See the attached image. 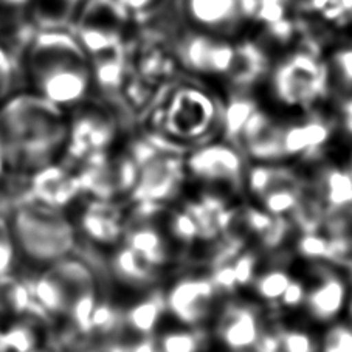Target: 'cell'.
<instances>
[{"label": "cell", "mask_w": 352, "mask_h": 352, "mask_svg": "<svg viewBox=\"0 0 352 352\" xmlns=\"http://www.w3.org/2000/svg\"><path fill=\"white\" fill-rule=\"evenodd\" d=\"M67 138L63 109L38 94L13 95L0 106V155L10 168L36 173L52 165Z\"/></svg>", "instance_id": "cell-1"}, {"label": "cell", "mask_w": 352, "mask_h": 352, "mask_svg": "<svg viewBox=\"0 0 352 352\" xmlns=\"http://www.w3.org/2000/svg\"><path fill=\"white\" fill-rule=\"evenodd\" d=\"M27 72L34 94L60 109L75 107L92 84V64L76 34L47 28L33 36L27 48Z\"/></svg>", "instance_id": "cell-2"}, {"label": "cell", "mask_w": 352, "mask_h": 352, "mask_svg": "<svg viewBox=\"0 0 352 352\" xmlns=\"http://www.w3.org/2000/svg\"><path fill=\"white\" fill-rule=\"evenodd\" d=\"M10 227L19 256L34 265L45 269L75 252L76 230L63 208L32 199L16 205Z\"/></svg>", "instance_id": "cell-3"}, {"label": "cell", "mask_w": 352, "mask_h": 352, "mask_svg": "<svg viewBox=\"0 0 352 352\" xmlns=\"http://www.w3.org/2000/svg\"><path fill=\"white\" fill-rule=\"evenodd\" d=\"M273 90L284 104L311 107L329 94L327 65L311 52H296L273 74Z\"/></svg>", "instance_id": "cell-4"}, {"label": "cell", "mask_w": 352, "mask_h": 352, "mask_svg": "<svg viewBox=\"0 0 352 352\" xmlns=\"http://www.w3.org/2000/svg\"><path fill=\"white\" fill-rule=\"evenodd\" d=\"M59 283L65 305V320L74 323L81 332H89L90 318L100 305L96 273L82 258L74 253L45 267Z\"/></svg>", "instance_id": "cell-5"}, {"label": "cell", "mask_w": 352, "mask_h": 352, "mask_svg": "<svg viewBox=\"0 0 352 352\" xmlns=\"http://www.w3.org/2000/svg\"><path fill=\"white\" fill-rule=\"evenodd\" d=\"M221 111L208 94L196 87H182L160 112L162 127L169 138L197 140L221 120Z\"/></svg>", "instance_id": "cell-6"}, {"label": "cell", "mask_w": 352, "mask_h": 352, "mask_svg": "<svg viewBox=\"0 0 352 352\" xmlns=\"http://www.w3.org/2000/svg\"><path fill=\"white\" fill-rule=\"evenodd\" d=\"M184 166L185 163L175 151L155 146L153 154L138 163V180L132 191L133 199L137 202H168L184 184Z\"/></svg>", "instance_id": "cell-7"}, {"label": "cell", "mask_w": 352, "mask_h": 352, "mask_svg": "<svg viewBox=\"0 0 352 352\" xmlns=\"http://www.w3.org/2000/svg\"><path fill=\"white\" fill-rule=\"evenodd\" d=\"M186 168L204 184L226 185L239 191L245 182L244 157L232 143L205 144L188 157Z\"/></svg>", "instance_id": "cell-8"}, {"label": "cell", "mask_w": 352, "mask_h": 352, "mask_svg": "<svg viewBox=\"0 0 352 352\" xmlns=\"http://www.w3.org/2000/svg\"><path fill=\"white\" fill-rule=\"evenodd\" d=\"M188 21L196 30L228 38L253 16V0H184Z\"/></svg>", "instance_id": "cell-9"}, {"label": "cell", "mask_w": 352, "mask_h": 352, "mask_svg": "<svg viewBox=\"0 0 352 352\" xmlns=\"http://www.w3.org/2000/svg\"><path fill=\"white\" fill-rule=\"evenodd\" d=\"M219 292L210 276L179 279L165 294L166 309L180 323L197 327L211 317Z\"/></svg>", "instance_id": "cell-10"}, {"label": "cell", "mask_w": 352, "mask_h": 352, "mask_svg": "<svg viewBox=\"0 0 352 352\" xmlns=\"http://www.w3.org/2000/svg\"><path fill=\"white\" fill-rule=\"evenodd\" d=\"M264 317L245 302H228L216 320L214 336L227 352H256Z\"/></svg>", "instance_id": "cell-11"}, {"label": "cell", "mask_w": 352, "mask_h": 352, "mask_svg": "<svg viewBox=\"0 0 352 352\" xmlns=\"http://www.w3.org/2000/svg\"><path fill=\"white\" fill-rule=\"evenodd\" d=\"M177 53L180 63L194 74L227 75L234 56V47L227 38L197 30L180 41Z\"/></svg>", "instance_id": "cell-12"}, {"label": "cell", "mask_w": 352, "mask_h": 352, "mask_svg": "<svg viewBox=\"0 0 352 352\" xmlns=\"http://www.w3.org/2000/svg\"><path fill=\"white\" fill-rule=\"evenodd\" d=\"M284 127L258 109L242 131L238 148L261 163L286 159L283 148Z\"/></svg>", "instance_id": "cell-13"}, {"label": "cell", "mask_w": 352, "mask_h": 352, "mask_svg": "<svg viewBox=\"0 0 352 352\" xmlns=\"http://www.w3.org/2000/svg\"><path fill=\"white\" fill-rule=\"evenodd\" d=\"M113 133V120L101 107H87L74 123L69 124L67 143L70 153L76 157H90L107 148Z\"/></svg>", "instance_id": "cell-14"}, {"label": "cell", "mask_w": 352, "mask_h": 352, "mask_svg": "<svg viewBox=\"0 0 352 352\" xmlns=\"http://www.w3.org/2000/svg\"><path fill=\"white\" fill-rule=\"evenodd\" d=\"M315 284L306 292L305 306L311 317L320 323H331L343 311L348 301V286L337 272L326 265L317 267Z\"/></svg>", "instance_id": "cell-15"}, {"label": "cell", "mask_w": 352, "mask_h": 352, "mask_svg": "<svg viewBox=\"0 0 352 352\" xmlns=\"http://www.w3.org/2000/svg\"><path fill=\"white\" fill-rule=\"evenodd\" d=\"M332 135L331 124L318 115L302 123L284 127L283 148L286 157H298L302 160H315L323 153Z\"/></svg>", "instance_id": "cell-16"}, {"label": "cell", "mask_w": 352, "mask_h": 352, "mask_svg": "<svg viewBox=\"0 0 352 352\" xmlns=\"http://www.w3.org/2000/svg\"><path fill=\"white\" fill-rule=\"evenodd\" d=\"M81 190L80 177H75L63 168L48 165L34 173L30 191L38 202L60 208Z\"/></svg>", "instance_id": "cell-17"}, {"label": "cell", "mask_w": 352, "mask_h": 352, "mask_svg": "<svg viewBox=\"0 0 352 352\" xmlns=\"http://www.w3.org/2000/svg\"><path fill=\"white\" fill-rule=\"evenodd\" d=\"M81 228L96 244L112 245L124 233V223L112 200L95 199L81 217Z\"/></svg>", "instance_id": "cell-18"}, {"label": "cell", "mask_w": 352, "mask_h": 352, "mask_svg": "<svg viewBox=\"0 0 352 352\" xmlns=\"http://www.w3.org/2000/svg\"><path fill=\"white\" fill-rule=\"evenodd\" d=\"M124 244L159 269L171 258L166 236L160 233L155 223L133 219L129 227H124Z\"/></svg>", "instance_id": "cell-19"}, {"label": "cell", "mask_w": 352, "mask_h": 352, "mask_svg": "<svg viewBox=\"0 0 352 352\" xmlns=\"http://www.w3.org/2000/svg\"><path fill=\"white\" fill-rule=\"evenodd\" d=\"M111 272L120 283L129 287L144 289L153 286L159 275V267L151 264L142 254L126 244L115 252L111 261Z\"/></svg>", "instance_id": "cell-20"}, {"label": "cell", "mask_w": 352, "mask_h": 352, "mask_svg": "<svg viewBox=\"0 0 352 352\" xmlns=\"http://www.w3.org/2000/svg\"><path fill=\"white\" fill-rule=\"evenodd\" d=\"M267 70H269V64H267L265 53L254 44L245 42L239 47H234V56L226 76L230 84L241 92L254 86L267 74Z\"/></svg>", "instance_id": "cell-21"}, {"label": "cell", "mask_w": 352, "mask_h": 352, "mask_svg": "<svg viewBox=\"0 0 352 352\" xmlns=\"http://www.w3.org/2000/svg\"><path fill=\"white\" fill-rule=\"evenodd\" d=\"M168 312L166 296L162 290H153L137 305L123 312L124 331L127 329L138 337L154 336L157 326Z\"/></svg>", "instance_id": "cell-22"}, {"label": "cell", "mask_w": 352, "mask_h": 352, "mask_svg": "<svg viewBox=\"0 0 352 352\" xmlns=\"http://www.w3.org/2000/svg\"><path fill=\"white\" fill-rule=\"evenodd\" d=\"M245 180L248 190L259 200L270 192L296 188L302 184V179L290 168L270 165V163H259L252 168L245 175Z\"/></svg>", "instance_id": "cell-23"}, {"label": "cell", "mask_w": 352, "mask_h": 352, "mask_svg": "<svg viewBox=\"0 0 352 352\" xmlns=\"http://www.w3.org/2000/svg\"><path fill=\"white\" fill-rule=\"evenodd\" d=\"M326 205L317 191L315 185L305 182L298 200L290 211V221L294 227L298 228L302 234L318 233L323 227Z\"/></svg>", "instance_id": "cell-24"}, {"label": "cell", "mask_w": 352, "mask_h": 352, "mask_svg": "<svg viewBox=\"0 0 352 352\" xmlns=\"http://www.w3.org/2000/svg\"><path fill=\"white\" fill-rule=\"evenodd\" d=\"M314 185L323 199L326 208L352 200V174L349 169L346 171L336 166H326L318 173Z\"/></svg>", "instance_id": "cell-25"}, {"label": "cell", "mask_w": 352, "mask_h": 352, "mask_svg": "<svg viewBox=\"0 0 352 352\" xmlns=\"http://www.w3.org/2000/svg\"><path fill=\"white\" fill-rule=\"evenodd\" d=\"M256 102H254L250 96L244 94H236L230 96L228 104L221 113V124L223 129V135H226L227 142L232 143L233 146L238 148V142L242 131H244L248 120L252 115L258 111Z\"/></svg>", "instance_id": "cell-26"}, {"label": "cell", "mask_w": 352, "mask_h": 352, "mask_svg": "<svg viewBox=\"0 0 352 352\" xmlns=\"http://www.w3.org/2000/svg\"><path fill=\"white\" fill-rule=\"evenodd\" d=\"M80 0H32L30 11L41 30L64 28L78 14Z\"/></svg>", "instance_id": "cell-27"}, {"label": "cell", "mask_w": 352, "mask_h": 352, "mask_svg": "<svg viewBox=\"0 0 352 352\" xmlns=\"http://www.w3.org/2000/svg\"><path fill=\"white\" fill-rule=\"evenodd\" d=\"M159 352H204L208 346V336L199 327L169 331L157 337Z\"/></svg>", "instance_id": "cell-28"}, {"label": "cell", "mask_w": 352, "mask_h": 352, "mask_svg": "<svg viewBox=\"0 0 352 352\" xmlns=\"http://www.w3.org/2000/svg\"><path fill=\"white\" fill-rule=\"evenodd\" d=\"M292 276L286 269H281V267H273V269L267 270L261 275H256L253 279L252 286L254 292L259 296L261 300L269 302L270 306H276L281 300V296L286 292L289 284L292 283Z\"/></svg>", "instance_id": "cell-29"}, {"label": "cell", "mask_w": 352, "mask_h": 352, "mask_svg": "<svg viewBox=\"0 0 352 352\" xmlns=\"http://www.w3.org/2000/svg\"><path fill=\"white\" fill-rule=\"evenodd\" d=\"M327 65L329 89L336 86L343 96L342 102L352 100V48H340L332 54Z\"/></svg>", "instance_id": "cell-30"}, {"label": "cell", "mask_w": 352, "mask_h": 352, "mask_svg": "<svg viewBox=\"0 0 352 352\" xmlns=\"http://www.w3.org/2000/svg\"><path fill=\"white\" fill-rule=\"evenodd\" d=\"M279 352H320V343L306 331L283 327L279 336Z\"/></svg>", "instance_id": "cell-31"}, {"label": "cell", "mask_w": 352, "mask_h": 352, "mask_svg": "<svg viewBox=\"0 0 352 352\" xmlns=\"http://www.w3.org/2000/svg\"><path fill=\"white\" fill-rule=\"evenodd\" d=\"M17 256H19V253H17L10 221L0 214V276L11 275Z\"/></svg>", "instance_id": "cell-32"}, {"label": "cell", "mask_w": 352, "mask_h": 352, "mask_svg": "<svg viewBox=\"0 0 352 352\" xmlns=\"http://www.w3.org/2000/svg\"><path fill=\"white\" fill-rule=\"evenodd\" d=\"M30 3L32 0H0V36L13 30L19 32L23 16L30 11Z\"/></svg>", "instance_id": "cell-33"}, {"label": "cell", "mask_w": 352, "mask_h": 352, "mask_svg": "<svg viewBox=\"0 0 352 352\" xmlns=\"http://www.w3.org/2000/svg\"><path fill=\"white\" fill-rule=\"evenodd\" d=\"M320 352H352V326H331L321 340Z\"/></svg>", "instance_id": "cell-34"}, {"label": "cell", "mask_w": 352, "mask_h": 352, "mask_svg": "<svg viewBox=\"0 0 352 352\" xmlns=\"http://www.w3.org/2000/svg\"><path fill=\"white\" fill-rule=\"evenodd\" d=\"M329 245H331V239L327 236H321L320 233H309V234H302L298 244V252L302 254V256L312 261H318V259H327V253H329Z\"/></svg>", "instance_id": "cell-35"}, {"label": "cell", "mask_w": 352, "mask_h": 352, "mask_svg": "<svg viewBox=\"0 0 352 352\" xmlns=\"http://www.w3.org/2000/svg\"><path fill=\"white\" fill-rule=\"evenodd\" d=\"M233 265L236 281H238L239 287L250 286L253 279L256 278V265L258 258L253 252H242L236 256L233 261H230Z\"/></svg>", "instance_id": "cell-36"}, {"label": "cell", "mask_w": 352, "mask_h": 352, "mask_svg": "<svg viewBox=\"0 0 352 352\" xmlns=\"http://www.w3.org/2000/svg\"><path fill=\"white\" fill-rule=\"evenodd\" d=\"M14 65L10 56V50L0 44V101L5 100L13 89Z\"/></svg>", "instance_id": "cell-37"}, {"label": "cell", "mask_w": 352, "mask_h": 352, "mask_svg": "<svg viewBox=\"0 0 352 352\" xmlns=\"http://www.w3.org/2000/svg\"><path fill=\"white\" fill-rule=\"evenodd\" d=\"M306 287L301 281L292 279V283L289 284L286 292L281 296V300L278 302V309H295L305 305L306 300Z\"/></svg>", "instance_id": "cell-38"}, {"label": "cell", "mask_w": 352, "mask_h": 352, "mask_svg": "<svg viewBox=\"0 0 352 352\" xmlns=\"http://www.w3.org/2000/svg\"><path fill=\"white\" fill-rule=\"evenodd\" d=\"M81 352H129V346L117 342H109L96 346H90V348L84 349Z\"/></svg>", "instance_id": "cell-39"}, {"label": "cell", "mask_w": 352, "mask_h": 352, "mask_svg": "<svg viewBox=\"0 0 352 352\" xmlns=\"http://www.w3.org/2000/svg\"><path fill=\"white\" fill-rule=\"evenodd\" d=\"M342 112H343V121L344 127L352 135V100L342 102Z\"/></svg>", "instance_id": "cell-40"}, {"label": "cell", "mask_w": 352, "mask_h": 352, "mask_svg": "<svg viewBox=\"0 0 352 352\" xmlns=\"http://www.w3.org/2000/svg\"><path fill=\"white\" fill-rule=\"evenodd\" d=\"M5 314H10V311H8L7 305H5V301H3V298H2V295H0V318H2Z\"/></svg>", "instance_id": "cell-41"}, {"label": "cell", "mask_w": 352, "mask_h": 352, "mask_svg": "<svg viewBox=\"0 0 352 352\" xmlns=\"http://www.w3.org/2000/svg\"><path fill=\"white\" fill-rule=\"evenodd\" d=\"M0 352H8L7 344H5V333L0 331Z\"/></svg>", "instance_id": "cell-42"}, {"label": "cell", "mask_w": 352, "mask_h": 352, "mask_svg": "<svg viewBox=\"0 0 352 352\" xmlns=\"http://www.w3.org/2000/svg\"><path fill=\"white\" fill-rule=\"evenodd\" d=\"M25 352H52V351H48V349H39V348H32V349H28V351H25Z\"/></svg>", "instance_id": "cell-43"}, {"label": "cell", "mask_w": 352, "mask_h": 352, "mask_svg": "<svg viewBox=\"0 0 352 352\" xmlns=\"http://www.w3.org/2000/svg\"><path fill=\"white\" fill-rule=\"evenodd\" d=\"M349 171H351V174H352V160H351V168H349Z\"/></svg>", "instance_id": "cell-44"}, {"label": "cell", "mask_w": 352, "mask_h": 352, "mask_svg": "<svg viewBox=\"0 0 352 352\" xmlns=\"http://www.w3.org/2000/svg\"><path fill=\"white\" fill-rule=\"evenodd\" d=\"M349 307H351V317H352V301H351V306Z\"/></svg>", "instance_id": "cell-45"}]
</instances>
